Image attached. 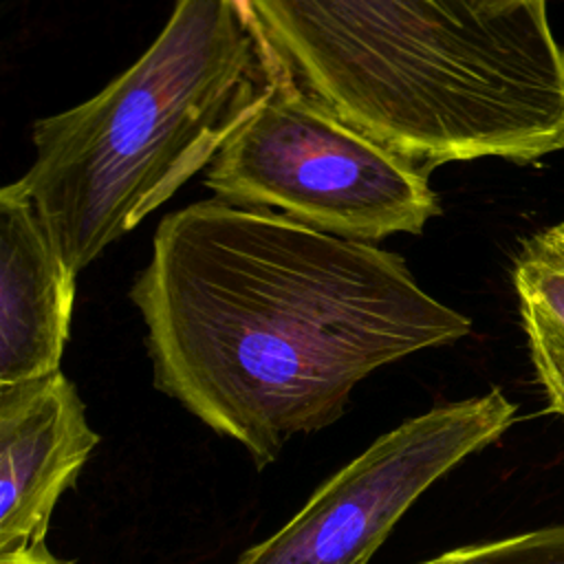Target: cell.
<instances>
[{"mask_svg": "<svg viewBox=\"0 0 564 564\" xmlns=\"http://www.w3.org/2000/svg\"><path fill=\"white\" fill-rule=\"evenodd\" d=\"M130 300L154 388L256 469L337 423L375 370L471 330L397 253L218 198L163 216Z\"/></svg>", "mask_w": 564, "mask_h": 564, "instance_id": "6da1fadb", "label": "cell"}, {"mask_svg": "<svg viewBox=\"0 0 564 564\" xmlns=\"http://www.w3.org/2000/svg\"><path fill=\"white\" fill-rule=\"evenodd\" d=\"M306 95L427 172L564 150V46L546 2L256 0Z\"/></svg>", "mask_w": 564, "mask_h": 564, "instance_id": "7a4b0ae2", "label": "cell"}, {"mask_svg": "<svg viewBox=\"0 0 564 564\" xmlns=\"http://www.w3.org/2000/svg\"><path fill=\"white\" fill-rule=\"evenodd\" d=\"M264 88L227 0H176L137 62L79 106L33 123L13 181L79 273L172 198L249 117Z\"/></svg>", "mask_w": 564, "mask_h": 564, "instance_id": "3957f363", "label": "cell"}, {"mask_svg": "<svg viewBox=\"0 0 564 564\" xmlns=\"http://www.w3.org/2000/svg\"><path fill=\"white\" fill-rule=\"evenodd\" d=\"M218 200L282 209L317 231L377 242L441 214L430 172L355 130L300 84L264 86L205 172Z\"/></svg>", "mask_w": 564, "mask_h": 564, "instance_id": "277c9868", "label": "cell"}, {"mask_svg": "<svg viewBox=\"0 0 564 564\" xmlns=\"http://www.w3.org/2000/svg\"><path fill=\"white\" fill-rule=\"evenodd\" d=\"M500 388L434 405L375 438L273 535L234 564H368L405 511L516 421Z\"/></svg>", "mask_w": 564, "mask_h": 564, "instance_id": "5b68a950", "label": "cell"}, {"mask_svg": "<svg viewBox=\"0 0 564 564\" xmlns=\"http://www.w3.org/2000/svg\"><path fill=\"white\" fill-rule=\"evenodd\" d=\"M97 443L62 370L0 386V553L44 542L57 500Z\"/></svg>", "mask_w": 564, "mask_h": 564, "instance_id": "8992f818", "label": "cell"}, {"mask_svg": "<svg viewBox=\"0 0 564 564\" xmlns=\"http://www.w3.org/2000/svg\"><path fill=\"white\" fill-rule=\"evenodd\" d=\"M75 271L15 183L0 189V386L59 370Z\"/></svg>", "mask_w": 564, "mask_h": 564, "instance_id": "52a82bcc", "label": "cell"}, {"mask_svg": "<svg viewBox=\"0 0 564 564\" xmlns=\"http://www.w3.org/2000/svg\"><path fill=\"white\" fill-rule=\"evenodd\" d=\"M511 278L546 412L564 421V220L520 245Z\"/></svg>", "mask_w": 564, "mask_h": 564, "instance_id": "ba28073f", "label": "cell"}, {"mask_svg": "<svg viewBox=\"0 0 564 564\" xmlns=\"http://www.w3.org/2000/svg\"><path fill=\"white\" fill-rule=\"evenodd\" d=\"M416 564H564V524L456 546Z\"/></svg>", "mask_w": 564, "mask_h": 564, "instance_id": "9c48e42d", "label": "cell"}, {"mask_svg": "<svg viewBox=\"0 0 564 564\" xmlns=\"http://www.w3.org/2000/svg\"><path fill=\"white\" fill-rule=\"evenodd\" d=\"M231 4V9L236 11L240 24L245 26V31L251 35L256 51H258V59L262 66V75H264V86H291L297 84L291 66L282 59V55L273 48V44L267 37V31L260 22L258 9H256V0H227Z\"/></svg>", "mask_w": 564, "mask_h": 564, "instance_id": "30bf717a", "label": "cell"}, {"mask_svg": "<svg viewBox=\"0 0 564 564\" xmlns=\"http://www.w3.org/2000/svg\"><path fill=\"white\" fill-rule=\"evenodd\" d=\"M0 564H70L59 557H55L44 542L20 546L13 551L0 553Z\"/></svg>", "mask_w": 564, "mask_h": 564, "instance_id": "8fae6325", "label": "cell"}, {"mask_svg": "<svg viewBox=\"0 0 564 564\" xmlns=\"http://www.w3.org/2000/svg\"><path fill=\"white\" fill-rule=\"evenodd\" d=\"M509 7H522V4H531V2H546V0H505Z\"/></svg>", "mask_w": 564, "mask_h": 564, "instance_id": "7c38bea8", "label": "cell"}]
</instances>
